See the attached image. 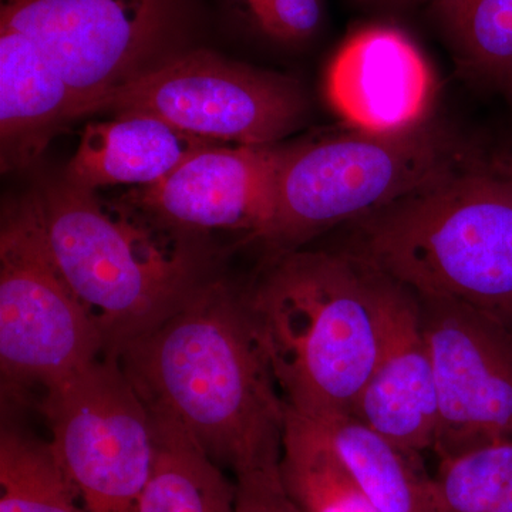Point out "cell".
Masks as SVG:
<instances>
[{"label": "cell", "instance_id": "1", "mask_svg": "<svg viewBox=\"0 0 512 512\" xmlns=\"http://www.w3.org/2000/svg\"><path fill=\"white\" fill-rule=\"evenodd\" d=\"M116 357L148 409L235 478L279 470L286 404L244 293L211 278Z\"/></svg>", "mask_w": 512, "mask_h": 512}, {"label": "cell", "instance_id": "2", "mask_svg": "<svg viewBox=\"0 0 512 512\" xmlns=\"http://www.w3.org/2000/svg\"><path fill=\"white\" fill-rule=\"evenodd\" d=\"M400 285L339 248L266 259L244 296L289 409L313 419L352 414Z\"/></svg>", "mask_w": 512, "mask_h": 512}, {"label": "cell", "instance_id": "3", "mask_svg": "<svg viewBox=\"0 0 512 512\" xmlns=\"http://www.w3.org/2000/svg\"><path fill=\"white\" fill-rule=\"evenodd\" d=\"M345 227L339 249L416 295L467 303L512 328V157L471 154Z\"/></svg>", "mask_w": 512, "mask_h": 512}, {"label": "cell", "instance_id": "4", "mask_svg": "<svg viewBox=\"0 0 512 512\" xmlns=\"http://www.w3.org/2000/svg\"><path fill=\"white\" fill-rule=\"evenodd\" d=\"M50 255L119 356L170 318L211 276L200 245L158 228L126 202L110 204L67 181L29 194Z\"/></svg>", "mask_w": 512, "mask_h": 512}, {"label": "cell", "instance_id": "5", "mask_svg": "<svg viewBox=\"0 0 512 512\" xmlns=\"http://www.w3.org/2000/svg\"><path fill=\"white\" fill-rule=\"evenodd\" d=\"M470 156L430 121L402 133L349 128L285 146L274 210L252 242L264 245L268 258L302 249L433 183Z\"/></svg>", "mask_w": 512, "mask_h": 512}, {"label": "cell", "instance_id": "6", "mask_svg": "<svg viewBox=\"0 0 512 512\" xmlns=\"http://www.w3.org/2000/svg\"><path fill=\"white\" fill-rule=\"evenodd\" d=\"M192 0H2L0 28L29 40L63 77L74 116L184 52Z\"/></svg>", "mask_w": 512, "mask_h": 512}, {"label": "cell", "instance_id": "7", "mask_svg": "<svg viewBox=\"0 0 512 512\" xmlns=\"http://www.w3.org/2000/svg\"><path fill=\"white\" fill-rule=\"evenodd\" d=\"M104 353L99 326L60 274L26 195L6 208L0 231L3 390L46 393Z\"/></svg>", "mask_w": 512, "mask_h": 512}, {"label": "cell", "instance_id": "8", "mask_svg": "<svg viewBox=\"0 0 512 512\" xmlns=\"http://www.w3.org/2000/svg\"><path fill=\"white\" fill-rule=\"evenodd\" d=\"M100 111L156 117L217 143L275 146L302 126L309 103L292 77L187 49L128 83Z\"/></svg>", "mask_w": 512, "mask_h": 512}, {"label": "cell", "instance_id": "9", "mask_svg": "<svg viewBox=\"0 0 512 512\" xmlns=\"http://www.w3.org/2000/svg\"><path fill=\"white\" fill-rule=\"evenodd\" d=\"M42 412L84 512H137L154 457L153 416L116 356L47 390Z\"/></svg>", "mask_w": 512, "mask_h": 512}, {"label": "cell", "instance_id": "10", "mask_svg": "<svg viewBox=\"0 0 512 512\" xmlns=\"http://www.w3.org/2000/svg\"><path fill=\"white\" fill-rule=\"evenodd\" d=\"M416 299L439 394L434 453L440 460L512 440V328L454 299Z\"/></svg>", "mask_w": 512, "mask_h": 512}, {"label": "cell", "instance_id": "11", "mask_svg": "<svg viewBox=\"0 0 512 512\" xmlns=\"http://www.w3.org/2000/svg\"><path fill=\"white\" fill-rule=\"evenodd\" d=\"M284 147L205 148L157 184L136 188L124 202L188 241L220 231L242 232L252 241L274 210Z\"/></svg>", "mask_w": 512, "mask_h": 512}, {"label": "cell", "instance_id": "12", "mask_svg": "<svg viewBox=\"0 0 512 512\" xmlns=\"http://www.w3.org/2000/svg\"><path fill=\"white\" fill-rule=\"evenodd\" d=\"M436 77L402 29L370 25L343 40L325 73V96L352 130L392 134L429 121Z\"/></svg>", "mask_w": 512, "mask_h": 512}, {"label": "cell", "instance_id": "13", "mask_svg": "<svg viewBox=\"0 0 512 512\" xmlns=\"http://www.w3.org/2000/svg\"><path fill=\"white\" fill-rule=\"evenodd\" d=\"M350 416L413 454L433 451L439 394L416 295L400 285L387 316L382 350Z\"/></svg>", "mask_w": 512, "mask_h": 512}, {"label": "cell", "instance_id": "14", "mask_svg": "<svg viewBox=\"0 0 512 512\" xmlns=\"http://www.w3.org/2000/svg\"><path fill=\"white\" fill-rule=\"evenodd\" d=\"M215 146L222 143L191 136L156 117L114 116L84 128L63 180L94 192L116 185L150 187L194 154Z\"/></svg>", "mask_w": 512, "mask_h": 512}, {"label": "cell", "instance_id": "15", "mask_svg": "<svg viewBox=\"0 0 512 512\" xmlns=\"http://www.w3.org/2000/svg\"><path fill=\"white\" fill-rule=\"evenodd\" d=\"M74 119L72 94L55 67L25 37L0 28L3 170L28 167L57 131Z\"/></svg>", "mask_w": 512, "mask_h": 512}, {"label": "cell", "instance_id": "16", "mask_svg": "<svg viewBox=\"0 0 512 512\" xmlns=\"http://www.w3.org/2000/svg\"><path fill=\"white\" fill-rule=\"evenodd\" d=\"M315 420L377 510L439 512L433 476L420 454L403 450L353 416Z\"/></svg>", "mask_w": 512, "mask_h": 512}, {"label": "cell", "instance_id": "17", "mask_svg": "<svg viewBox=\"0 0 512 512\" xmlns=\"http://www.w3.org/2000/svg\"><path fill=\"white\" fill-rule=\"evenodd\" d=\"M151 416L156 457L137 512H238L237 481L180 424L164 414Z\"/></svg>", "mask_w": 512, "mask_h": 512}, {"label": "cell", "instance_id": "18", "mask_svg": "<svg viewBox=\"0 0 512 512\" xmlns=\"http://www.w3.org/2000/svg\"><path fill=\"white\" fill-rule=\"evenodd\" d=\"M279 478L299 512H380L318 420L286 406Z\"/></svg>", "mask_w": 512, "mask_h": 512}, {"label": "cell", "instance_id": "19", "mask_svg": "<svg viewBox=\"0 0 512 512\" xmlns=\"http://www.w3.org/2000/svg\"><path fill=\"white\" fill-rule=\"evenodd\" d=\"M0 512H84L50 443L13 427L0 434Z\"/></svg>", "mask_w": 512, "mask_h": 512}, {"label": "cell", "instance_id": "20", "mask_svg": "<svg viewBox=\"0 0 512 512\" xmlns=\"http://www.w3.org/2000/svg\"><path fill=\"white\" fill-rule=\"evenodd\" d=\"M431 8L461 69L511 83L512 0H433Z\"/></svg>", "mask_w": 512, "mask_h": 512}, {"label": "cell", "instance_id": "21", "mask_svg": "<svg viewBox=\"0 0 512 512\" xmlns=\"http://www.w3.org/2000/svg\"><path fill=\"white\" fill-rule=\"evenodd\" d=\"M433 480L439 512H512V440L440 458Z\"/></svg>", "mask_w": 512, "mask_h": 512}, {"label": "cell", "instance_id": "22", "mask_svg": "<svg viewBox=\"0 0 512 512\" xmlns=\"http://www.w3.org/2000/svg\"><path fill=\"white\" fill-rule=\"evenodd\" d=\"M256 32L281 45H302L319 32L322 0H237Z\"/></svg>", "mask_w": 512, "mask_h": 512}, {"label": "cell", "instance_id": "23", "mask_svg": "<svg viewBox=\"0 0 512 512\" xmlns=\"http://www.w3.org/2000/svg\"><path fill=\"white\" fill-rule=\"evenodd\" d=\"M235 481L238 512H299L285 494L279 470L249 474Z\"/></svg>", "mask_w": 512, "mask_h": 512}, {"label": "cell", "instance_id": "24", "mask_svg": "<svg viewBox=\"0 0 512 512\" xmlns=\"http://www.w3.org/2000/svg\"><path fill=\"white\" fill-rule=\"evenodd\" d=\"M369 2H376V3H394V2H402V0H369Z\"/></svg>", "mask_w": 512, "mask_h": 512}, {"label": "cell", "instance_id": "25", "mask_svg": "<svg viewBox=\"0 0 512 512\" xmlns=\"http://www.w3.org/2000/svg\"><path fill=\"white\" fill-rule=\"evenodd\" d=\"M508 86H510V87H511V89H512V80H511V83H510V84H508Z\"/></svg>", "mask_w": 512, "mask_h": 512}, {"label": "cell", "instance_id": "26", "mask_svg": "<svg viewBox=\"0 0 512 512\" xmlns=\"http://www.w3.org/2000/svg\"><path fill=\"white\" fill-rule=\"evenodd\" d=\"M431 2H433V0H431Z\"/></svg>", "mask_w": 512, "mask_h": 512}]
</instances>
